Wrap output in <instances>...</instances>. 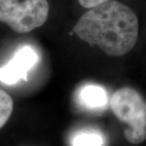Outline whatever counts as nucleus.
<instances>
[{
	"label": "nucleus",
	"instance_id": "0eeeda50",
	"mask_svg": "<svg viewBox=\"0 0 146 146\" xmlns=\"http://www.w3.org/2000/svg\"><path fill=\"white\" fill-rule=\"evenodd\" d=\"M13 110V101L5 91L0 89V129L9 119Z\"/></svg>",
	"mask_w": 146,
	"mask_h": 146
},
{
	"label": "nucleus",
	"instance_id": "f257e3e1",
	"mask_svg": "<svg viewBox=\"0 0 146 146\" xmlns=\"http://www.w3.org/2000/svg\"><path fill=\"white\" fill-rule=\"evenodd\" d=\"M73 32L91 46H98L109 56L119 57L136 45L139 24L130 7L110 0L89 8L73 27Z\"/></svg>",
	"mask_w": 146,
	"mask_h": 146
},
{
	"label": "nucleus",
	"instance_id": "20e7f679",
	"mask_svg": "<svg viewBox=\"0 0 146 146\" xmlns=\"http://www.w3.org/2000/svg\"><path fill=\"white\" fill-rule=\"evenodd\" d=\"M39 56L29 46L18 48L11 60L0 68V81L11 85L21 80H27L28 73L38 62Z\"/></svg>",
	"mask_w": 146,
	"mask_h": 146
},
{
	"label": "nucleus",
	"instance_id": "6e6552de",
	"mask_svg": "<svg viewBox=\"0 0 146 146\" xmlns=\"http://www.w3.org/2000/svg\"><path fill=\"white\" fill-rule=\"evenodd\" d=\"M110 0H78L79 3L85 8H92Z\"/></svg>",
	"mask_w": 146,
	"mask_h": 146
},
{
	"label": "nucleus",
	"instance_id": "f03ea898",
	"mask_svg": "<svg viewBox=\"0 0 146 146\" xmlns=\"http://www.w3.org/2000/svg\"><path fill=\"white\" fill-rule=\"evenodd\" d=\"M111 110L116 118L127 125L124 130L127 141L138 145L146 140V101L136 89L123 87L110 98Z\"/></svg>",
	"mask_w": 146,
	"mask_h": 146
},
{
	"label": "nucleus",
	"instance_id": "39448f33",
	"mask_svg": "<svg viewBox=\"0 0 146 146\" xmlns=\"http://www.w3.org/2000/svg\"><path fill=\"white\" fill-rule=\"evenodd\" d=\"M77 100L79 104L84 109L98 110L106 106L108 96L102 86L96 84H87L78 91Z\"/></svg>",
	"mask_w": 146,
	"mask_h": 146
},
{
	"label": "nucleus",
	"instance_id": "7ed1b4c3",
	"mask_svg": "<svg viewBox=\"0 0 146 146\" xmlns=\"http://www.w3.org/2000/svg\"><path fill=\"white\" fill-rule=\"evenodd\" d=\"M49 14L47 0H0V22L16 33H25L42 26Z\"/></svg>",
	"mask_w": 146,
	"mask_h": 146
},
{
	"label": "nucleus",
	"instance_id": "423d86ee",
	"mask_svg": "<svg viewBox=\"0 0 146 146\" xmlns=\"http://www.w3.org/2000/svg\"><path fill=\"white\" fill-rule=\"evenodd\" d=\"M104 137L96 132H80L73 137L71 145L74 146H98L104 145Z\"/></svg>",
	"mask_w": 146,
	"mask_h": 146
}]
</instances>
